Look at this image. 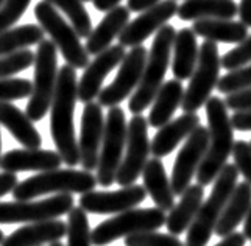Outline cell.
Segmentation results:
<instances>
[{
    "mask_svg": "<svg viewBox=\"0 0 251 246\" xmlns=\"http://www.w3.org/2000/svg\"><path fill=\"white\" fill-rule=\"evenodd\" d=\"M34 58H36V53L25 49L16 51V53L0 56V80L11 78L30 66H34Z\"/></svg>",
    "mask_w": 251,
    "mask_h": 246,
    "instance_id": "836d02e7",
    "label": "cell"
},
{
    "mask_svg": "<svg viewBox=\"0 0 251 246\" xmlns=\"http://www.w3.org/2000/svg\"><path fill=\"white\" fill-rule=\"evenodd\" d=\"M5 239H6V237L3 235V231H2V229H0V245H2V243H3V240H5Z\"/></svg>",
    "mask_w": 251,
    "mask_h": 246,
    "instance_id": "681fc988",
    "label": "cell"
},
{
    "mask_svg": "<svg viewBox=\"0 0 251 246\" xmlns=\"http://www.w3.org/2000/svg\"><path fill=\"white\" fill-rule=\"evenodd\" d=\"M78 100V83L76 72L72 66L64 64L58 72L56 89L51 101L50 112V134L56 145L63 162L69 167H75L81 162L80 147L75 136L74 111Z\"/></svg>",
    "mask_w": 251,
    "mask_h": 246,
    "instance_id": "6da1fadb",
    "label": "cell"
},
{
    "mask_svg": "<svg viewBox=\"0 0 251 246\" xmlns=\"http://www.w3.org/2000/svg\"><path fill=\"white\" fill-rule=\"evenodd\" d=\"M31 0H5L0 6V33L10 30L21 19Z\"/></svg>",
    "mask_w": 251,
    "mask_h": 246,
    "instance_id": "f35d334b",
    "label": "cell"
},
{
    "mask_svg": "<svg viewBox=\"0 0 251 246\" xmlns=\"http://www.w3.org/2000/svg\"><path fill=\"white\" fill-rule=\"evenodd\" d=\"M147 190L144 186L122 187L116 192H88L80 198V207L91 214H122L129 209L137 207L147 198Z\"/></svg>",
    "mask_w": 251,
    "mask_h": 246,
    "instance_id": "9a60e30c",
    "label": "cell"
},
{
    "mask_svg": "<svg viewBox=\"0 0 251 246\" xmlns=\"http://www.w3.org/2000/svg\"><path fill=\"white\" fill-rule=\"evenodd\" d=\"M192 30L198 38L204 41L240 44L248 38V27L232 19H200L195 21Z\"/></svg>",
    "mask_w": 251,
    "mask_h": 246,
    "instance_id": "f1b7e54d",
    "label": "cell"
},
{
    "mask_svg": "<svg viewBox=\"0 0 251 246\" xmlns=\"http://www.w3.org/2000/svg\"><path fill=\"white\" fill-rule=\"evenodd\" d=\"M250 145H251V142H250Z\"/></svg>",
    "mask_w": 251,
    "mask_h": 246,
    "instance_id": "11a10c76",
    "label": "cell"
},
{
    "mask_svg": "<svg viewBox=\"0 0 251 246\" xmlns=\"http://www.w3.org/2000/svg\"><path fill=\"white\" fill-rule=\"evenodd\" d=\"M207 129H209V147L204 159L197 172V184L206 187L212 184L225 169L228 157L234 148V126L228 116V106L220 97H211L204 104Z\"/></svg>",
    "mask_w": 251,
    "mask_h": 246,
    "instance_id": "7a4b0ae2",
    "label": "cell"
},
{
    "mask_svg": "<svg viewBox=\"0 0 251 246\" xmlns=\"http://www.w3.org/2000/svg\"><path fill=\"white\" fill-rule=\"evenodd\" d=\"M251 87V63L245 67H240L237 70H231L226 75L220 78L217 84V89L222 94H232L242 89Z\"/></svg>",
    "mask_w": 251,
    "mask_h": 246,
    "instance_id": "d590c367",
    "label": "cell"
},
{
    "mask_svg": "<svg viewBox=\"0 0 251 246\" xmlns=\"http://www.w3.org/2000/svg\"><path fill=\"white\" fill-rule=\"evenodd\" d=\"M33 92V83L24 78H3L0 80V103L22 100Z\"/></svg>",
    "mask_w": 251,
    "mask_h": 246,
    "instance_id": "8d00e7d4",
    "label": "cell"
},
{
    "mask_svg": "<svg viewBox=\"0 0 251 246\" xmlns=\"http://www.w3.org/2000/svg\"><path fill=\"white\" fill-rule=\"evenodd\" d=\"M74 209L72 193H59L41 201L0 203V224L41 223L56 220Z\"/></svg>",
    "mask_w": 251,
    "mask_h": 246,
    "instance_id": "8fae6325",
    "label": "cell"
},
{
    "mask_svg": "<svg viewBox=\"0 0 251 246\" xmlns=\"http://www.w3.org/2000/svg\"><path fill=\"white\" fill-rule=\"evenodd\" d=\"M184 98V87L179 80H170L162 84L153 106L149 114V125L153 128H162L170 122L175 111L181 106Z\"/></svg>",
    "mask_w": 251,
    "mask_h": 246,
    "instance_id": "f546056e",
    "label": "cell"
},
{
    "mask_svg": "<svg viewBox=\"0 0 251 246\" xmlns=\"http://www.w3.org/2000/svg\"><path fill=\"white\" fill-rule=\"evenodd\" d=\"M56 51L58 49L51 39H42L38 44L36 58H34L33 92L25 111L33 122L44 119L47 111L51 108L59 72Z\"/></svg>",
    "mask_w": 251,
    "mask_h": 246,
    "instance_id": "8992f818",
    "label": "cell"
},
{
    "mask_svg": "<svg viewBox=\"0 0 251 246\" xmlns=\"http://www.w3.org/2000/svg\"><path fill=\"white\" fill-rule=\"evenodd\" d=\"M232 157L239 173L251 184V145L245 140H237L232 148Z\"/></svg>",
    "mask_w": 251,
    "mask_h": 246,
    "instance_id": "ab89813d",
    "label": "cell"
},
{
    "mask_svg": "<svg viewBox=\"0 0 251 246\" xmlns=\"http://www.w3.org/2000/svg\"><path fill=\"white\" fill-rule=\"evenodd\" d=\"M200 126V117L195 112H184L175 120H170L167 125L159 128L156 136L151 142V154L153 157H166L175 148L187 139L194 131Z\"/></svg>",
    "mask_w": 251,
    "mask_h": 246,
    "instance_id": "ffe728a7",
    "label": "cell"
},
{
    "mask_svg": "<svg viewBox=\"0 0 251 246\" xmlns=\"http://www.w3.org/2000/svg\"><path fill=\"white\" fill-rule=\"evenodd\" d=\"M63 164V157L58 151L42 150V148H24L11 150L2 156L0 167L3 172H49L56 170Z\"/></svg>",
    "mask_w": 251,
    "mask_h": 246,
    "instance_id": "d6986e66",
    "label": "cell"
},
{
    "mask_svg": "<svg viewBox=\"0 0 251 246\" xmlns=\"http://www.w3.org/2000/svg\"><path fill=\"white\" fill-rule=\"evenodd\" d=\"M149 58V50L144 46L133 47L125 55L122 64L119 66V72L114 78V81L103 87L99 94V103L105 108L119 106L124 100H126L134 89H137L144 69Z\"/></svg>",
    "mask_w": 251,
    "mask_h": 246,
    "instance_id": "4fadbf2b",
    "label": "cell"
},
{
    "mask_svg": "<svg viewBox=\"0 0 251 246\" xmlns=\"http://www.w3.org/2000/svg\"><path fill=\"white\" fill-rule=\"evenodd\" d=\"M67 215V246H92V232L86 210L74 207Z\"/></svg>",
    "mask_w": 251,
    "mask_h": 246,
    "instance_id": "d6a6232c",
    "label": "cell"
},
{
    "mask_svg": "<svg viewBox=\"0 0 251 246\" xmlns=\"http://www.w3.org/2000/svg\"><path fill=\"white\" fill-rule=\"evenodd\" d=\"M0 161H2V137H0Z\"/></svg>",
    "mask_w": 251,
    "mask_h": 246,
    "instance_id": "f907efd6",
    "label": "cell"
},
{
    "mask_svg": "<svg viewBox=\"0 0 251 246\" xmlns=\"http://www.w3.org/2000/svg\"><path fill=\"white\" fill-rule=\"evenodd\" d=\"M129 14L131 11L128 6L119 5L114 10L105 14V17L100 21V24L92 30L91 36L86 39V50L89 55L97 56L101 51L111 47V42L119 38L125 27L129 24Z\"/></svg>",
    "mask_w": 251,
    "mask_h": 246,
    "instance_id": "44dd1931",
    "label": "cell"
},
{
    "mask_svg": "<svg viewBox=\"0 0 251 246\" xmlns=\"http://www.w3.org/2000/svg\"><path fill=\"white\" fill-rule=\"evenodd\" d=\"M34 16L39 25L53 41L56 49L61 51L63 58L74 69H86L91 63V55L80 42L78 33L75 31L72 24H67L64 17L56 11V8L47 0L34 6Z\"/></svg>",
    "mask_w": 251,
    "mask_h": 246,
    "instance_id": "52a82bcc",
    "label": "cell"
},
{
    "mask_svg": "<svg viewBox=\"0 0 251 246\" xmlns=\"http://www.w3.org/2000/svg\"><path fill=\"white\" fill-rule=\"evenodd\" d=\"M126 246H186L176 235L161 232H139L125 237Z\"/></svg>",
    "mask_w": 251,
    "mask_h": 246,
    "instance_id": "e575fe53",
    "label": "cell"
},
{
    "mask_svg": "<svg viewBox=\"0 0 251 246\" xmlns=\"http://www.w3.org/2000/svg\"><path fill=\"white\" fill-rule=\"evenodd\" d=\"M64 235H67V224L61 220H49L19 227L6 237L2 246H42L59 242Z\"/></svg>",
    "mask_w": 251,
    "mask_h": 246,
    "instance_id": "7402d4cb",
    "label": "cell"
},
{
    "mask_svg": "<svg viewBox=\"0 0 251 246\" xmlns=\"http://www.w3.org/2000/svg\"><path fill=\"white\" fill-rule=\"evenodd\" d=\"M49 3L56 6L58 10H61L71 21L72 27L78 33L80 38L88 39L92 33V24L91 16L86 11L81 0H47Z\"/></svg>",
    "mask_w": 251,
    "mask_h": 246,
    "instance_id": "1f68e13d",
    "label": "cell"
},
{
    "mask_svg": "<svg viewBox=\"0 0 251 246\" xmlns=\"http://www.w3.org/2000/svg\"><path fill=\"white\" fill-rule=\"evenodd\" d=\"M239 17L242 24L247 25V27H251V0H240Z\"/></svg>",
    "mask_w": 251,
    "mask_h": 246,
    "instance_id": "bcb514c9",
    "label": "cell"
},
{
    "mask_svg": "<svg viewBox=\"0 0 251 246\" xmlns=\"http://www.w3.org/2000/svg\"><path fill=\"white\" fill-rule=\"evenodd\" d=\"M250 63H251V34H248V38L245 41H242L237 47L226 51L222 56V67L226 69L228 72L245 67Z\"/></svg>",
    "mask_w": 251,
    "mask_h": 246,
    "instance_id": "74e56055",
    "label": "cell"
},
{
    "mask_svg": "<svg viewBox=\"0 0 251 246\" xmlns=\"http://www.w3.org/2000/svg\"><path fill=\"white\" fill-rule=\"evenodd\" d=\"M239 14L234 0H184L178 8L181 21L200 19H232Z\"/></svg>",
    "mask_w": 251,
    "mask_h": 246,
    "instance_id": "83f0119b",
    "label": "cell"
},
{
    "mask_svg": "<svg viewBox=\"0 0 251 246\" xmlns=\"http://www.w3.org/2000/svg\"><path fill=\"white\" fill-rule=\"evenodd\" d=\"M204 199V187L200 184H192L183 195H181L179 203L170 210L167 215V231L172 235H179L189 231L190 224L198 215Z\"/></svg>",
    "mask_w": 251,
    "mask_h": 246,
    "instance_id": "cb8c5ba5",
    "label": "cell"
},
{
    "mask_svg": "<svg viewBox=\"0 0 251 246\" xmlns=\"http://www.w3.org/2000/svg\"><path fill=\"white\" fill-rule=\"evenodd\" d=\"M232 126L239 131H251V111H242L234 112V116L231 117Z\"/></svg>",
    "mask_w": 251,
    "mask_h": 246,
    "instance_id": "7bdbcfd3",
    "label": "cell"
},
{
    "mask_svg": "<svg viewBox=\"0 0 251 246\" xmlns=\"http://www.w3.org/2000/svg\"><path fill=\"white\" fill-rule=\"evenodd\" d=\"M207 147H209V129L200 125L186 139L184 145L178 151L175 164H173L170 181L175 195L181 197L192 186L190 181L200 169L206 156Z\"/></svg>",
    "mask_w": 251,
    "mask_h": 246,
    "instance_id": "5bb4252c",
    "label": "cell"
},
{
    "mask_svg": "<svg viewBox=\"0 0 251 246\" xmlns=\"http://www.w3.org/2000/svg\"><path fill=\"white\" fill-rule=\"evenodd\" d=\"M244 235L247 237V239L251 240V209H250V212L245 218V224H244Z\"/></svg>",
    "mask_w": 251,
    "mask_h": 246,
    "instance_id": "c3c4849f",
    "label": "cell"
},
{
    "mask_svg": "<svg viewBox=\"0 0 251 246\" xmlns=\"http://www.w3.org/2000/svg\"><path fill=\"white\" fill-rule=\"evenodd\" d=\"M17 184H19V179H17V174L11 173V172H3L0 173V198L6 193L13 192Z\"/></svg>",
    "mask_w": 251,
    "mask_h": 246,
    "instance_id": "b9f144b4",
    "label": "cell"
},
{
    "mask_svg": "<svg viewBox=\"0 0 251 246\" xmlns=\"http://www.w3.org/2000/svg\"><path fill=\"white\" fill-rule=\"evenodd\" d=\"M167 221L166 212L159 207L129 209L126 212L117 214L109 220H105L92 231V245L105 246L117 239L133 234L156 231Z\"/></svg>",
    "mask_w": 251,
    "mask_h": 246,
    "instance_id": "ba28073f",
    "label": "cell"
},
{
    "mask_svg": "<svg viewBox=\"0 0 251 246\" xmlns=\"http://www.w3.org/2000/svg\"><path fill=\"white\" fill-rule=\"evenodd\" d=\"M200 49L197 44V34L192 28H181L173 42V61L172 72L175 80H190L198 63Z\"/></svg>",
    "mask_w": 251,
    "mask_h": 246,
    "instance_id": "484cf974",
    "label": "cell"
},
{
    "mask_svg": "<svg viewBox=\"0 0 251 246\" xmlns=\"http://www.w3.org/2000/svg\"><path fill=\"white\" fill-rule=\"evenodd\" d=\"M149 120L139 116H133L128 123V136H126V151L124 161L117 172L116 182L122 187L133 186L141 176L149 154L151 153V144L149 140Z\"/></svg>",
    "mask_w": 251,
    "mask_h": 246,
    "instance_id": "7c38bea8",
    "label": "cell"
},
{
    "mask_svg": "<svg viewBox=\"0 0 251 246\" xmlns=\"http://www.w3.org/2000/svg\"><path fill=\"white\" fill-rule=\"evenodd\" d=\"M225 103H226L228 109L234 111V112L251 111V87H247V89L228 94Z\"/></svg>",
    "mask_w": 251,
    "mask_h": 246,
    "instance_id": "60d3db41",
    "label": "cell"
},
{
    "mask_svg": "<svg viewBox=\"0 0 251 246\" xmlns=\"http://www.w3.org/2000/svg\"><path fill=\"white\" fill-rule=\"evenodd\" d=\"M251 209V184L239 182L237 187L232 192L226 206L223 209V214L215 226V235L226 237L236 231V227L245 221V218Z\"/></svg>",
    "mask_w": 251,
    "mask_h": 246,
    "instance_id": "4316f807",
    "label": "cell"
},
{
    "mask_svg": "<svg viewBox=\"0 0 251 246\" xmlns=\"http://www.w3.org/2000/svg\"><path fill=\"white\" fill-rule=\"evenodd\" d=\"M99 184L97 176L86 170H49L24 179L13 190L16 201H31L33 198L50 193H84L92 192Z\"/></svg>",
    "mask_w": 251,
    "mask_h": 246,
    "instance_id": "5b68a950",
    "label": "cell"
},
{
    "mask_svg": "<svg viewBox=\"0 0 251 246\" xmlns=\"http://www.w3.org/2000/svg\"><path fill=\"white\" fill-rule=\"evenodd\" d=\"M105 122L103 119V109L100 103H86L81 117V129H80V157L81 167L86 172L97 170L100 148L105 134Z\"/></svg>",
    "mask_w": 251,
    "mask_h": 246,
    "instance_id": "e0dca14e",
    "label": "cell"
},
{
    "mask_svg": "<svg viewBox=\"0 0 251 246\" xmlns=\"http://www.w3.org/2000/svg\"><path fill=\"white\" fill-rule=\"evenodd\" d=\"M178 8L176 0H161L158 5L141 13L126 25L119 36V44L129 49L142 46L145 39H149L153 33H158L173 16L178 14Z\"/></svg>",
    "mask_w": 251,
    "mask_h": 246,
    "instance_id": "2e32d148",
    "label": "cell"
},
{
    "mask_svg": "<svg viewBox=\"0 0 251 246\" xmlns=\"http://www.w3.org/2000/svg\"><path fill=\"white\" fill-rule=\"evenodd\" d=\"M222 58L219 53L217 42L204 41L200 47L198 63L190 76V83L184 91V98L181 109L184 112H195L211 98V92L220 81Z\"/></svg>",
    "mask_w": 251,
    "mask_h": 246,
    "instance_id": "9c48e42d",
    "label": "cell"
},
{
    "mask_svg": "<svg viewBox=\"0 0 251 246\" xmlns=\"http://www.w3.org/2000/svg\"><path fill=\"white\" fill-rule=\"evenodd\" d=\"M239 170L234 164H226L222 173L214 181L211 195L198 210V215L187 231L186 246H206L212 232H215L223 209L231 198L232 192L237 187Z\"/></svg>",
    "mask_w": 251,
    "mask_h": 246,
    "instance_id": "277c9868",
    "label": "cell"
},
{
    "mask_svg": "<svg viewBox=\"0 0 251 246\" xmlns=\"http://www.w3.org/2000/svg\"><path fill=\"white\" fill-rule=\"evenodd\" d=\"M120 2H122V0H92L95 10H99L101 13H109L111 10H114L116 6H119Z\"/></svg>",
    "mask_w": 251,
    "mask_h": 246,
    "instance_id": "7dc6e473",
    "label": "cell"
},
{
    "mask_svg": "<svg viewBox=\"0 0 251 246\" xmlns=\"http://www.w3.org/2000/svg\"><path fill=\"white\" fill-rule=\"evenodd\" d=\"M245 243H247V237L244 235V232H232L226 237H223V240L215 246H245Z\"/></svg>",
    "mask_w": 251,
    "mask_h": 246,
    "instance_id": "f6af8a7d",
    "label": "cell"
},
{
    "mask_svg": "<svg viewBox=\"0 0 251 246\" xmlns=\"http://www.w3.org/2000/svg\"><path fill=\"white\" fill-rule=\"evenodd\" d=\"M175 36L176 30L172 25H164L154 36L149 58H147L142 80L128 101V109L134 116H139L150 106L162 87L164 76H166L170 64V56L173 53Z\"/></svg>",
    "mask_w": 251,
    "mask_h": 246,
    "instance_id": "3957f363",
    "label": "cell"
},
{
    "mask_svg": "<svg viewBox=\"0 0 251 246\" xmlns=\"http://www.w3.org/2000/svg\"><path fill=\"white\" fill-rule=\"evenodd\" d=\"M144 187L153 199V203L161 210H170L175 207V192L172 187V181L166 173V167L158 157L149 159L142 172Z\"/></svg>",
    "mask_w": 251,
    "mask_h": 246,
    "instance_id": "603a6c76",
    "label": "cell"
},
{
    "mask_svg": "<svg viewBox=\"0 0 251 246\" xmlns=\"http://www.w3.org/2000/svg\"><path fill=\"white\" fill-rule=\"evenodd\" d=\"M3 3H5V0H0V6H2Z\"/></svg>",
    "mask_w": 251,
    "mask_h": 246,
    "instance_id": "f5cc1de1",
    "label": "cell"
},
{
    "mask_svg": "<svg viewBox=\"0 0 251 246\" xmlns=\"http://www.w3.org/2000/svg\"><path fill=\"white\" fill-rule=\"evenodd\" d=\"M128 2V10L131 13H144L150 10L154 5H158L161 0H126Z\"/></svg>",
    "mask_w": 251,
    "mask_h": 246,
    "instance_id": "ee69618b",
    "label": "cell"
},
{
    "mask_svg": "<svg viewBox=\"0 0 251 246\" xmlns=\"http://www.w3.org/2000/svg\"><path fill=\"white\" fill-rule=\"evenodd\" d=\"M81 2H92V0H81Z\"/></svg>",
    "mask_w": 251,
    "mask_h": 246,
    "instance_id": "db71d44e",
    "label": "cell"
},
{
    "mask_svg": "<svg viewBox=\"0 0 251 246\" xmlns=\"http://www.w3.org/2000/svg\"><path fill=\"white\" fill-rule=\"evenodd\" d=\"M0 125H3L25 148H41L42 137L33 126V120L11 101L0 103Z\"/></svg>",
    "mask_w": 251,
    "mask_h": 246,
    "instance_id": "d4e9b609",
    "label": "cell"
},
{
    "mask_svg": "<svg viewBox=\"0 0 251 246\" xmlns=\"http://www.w3.org/2000/svg\"><path fill=\"white\" fill-rule=\"evenodd\" d=\"M126 136L128 125L124 109L119 106L109 108L97 167V181L101 187H109L116 182L117 172L124 161Z\"/></svg>",
    "mask_w": 251,
    "mask_h": 246,
    "instance_id": "30bf717a",
    "label": "cell"
},
{
    "mask_svg": "<svg viewBox=\"0 0 251 246\" xmlns=\"http://www.w3.org/2000/svg\"><path fill=\"white\" fill-rule=\"evenodd\" d=\"M125 55V47L117 44V46H111L105 51H101L100 55L95 56L94 61H91L78 81V100L81 103H91L95 97H99L103 80L109 75L111 70L122 64Z\"/></svg>",
    "mask_w": 251,
    "mask_h": 246,
    "instance_id": "ac0fdd59",
    "label": "cell"
},
{
    "mask_svg": "<svg viewBox=\"0 0 251 246\" xmlns=\"http://www.w3.org/2000/svg\"><path fill=\"white\" fill-rule=\"evenodd\" d=\"M50 246H64V245L59 242H55V243H50Z\"/></svg>",
    "mask_w": 251,
    "mask_h": 246,
    "instance_id": "816d5d0a",
    "label": "cell"
},
{
    "mask_svg": "<svg viewBox=\"0 0 251 246\" xmlns=\"http://www.w3.org/2000/svg\"><path fill=\"white\" fill-rule=\"evenodd\" d=\"M44 28L41 25H22L0 33V56L16 53V51L28 49L44 39Z\"/></svg>",
    "mask_w": 251,
    "mask_h": 246,
    "instance_id": "4dcf8cb0",
    "label": "cell"
}]
</instances>
